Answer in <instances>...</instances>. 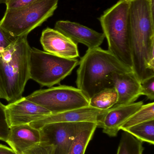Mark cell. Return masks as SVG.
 <instances>
[{
    "label": "cell",
    "instance_id": "cell-24",
    "mask_svg": "<svg viewBox=\"0 0 154 154\" xmlns=\"http://www.w3.org/2000/svg\"><path fill=\"white\" fill-rule=\"evenodd\" d=\"M17 38L0 26V51L9 48L15 41Z\"/></svg>",
    "mask_w": 154,
    "mask_h": 154
},
{
    "label": "cell",
    "instance_id": "cell-18",
    "mask_svg": "<svg viewBox=\"0 0 154 154\" xmlns=\"http://www.w3.org/2000/svg\"><path fill=\"white\" fill-rule=\"evenodd\" d=\"M143 142L128 132L124 131L121 136L117 154H143Z\"/></svg>",
    "mask_w": 154,
    "mask_h": 154
},
{
    "label": "cell",
    "instance_id": "cell-25",
    "mask_svg": "<svg viewBox=\"0 0 154 154\" xmlns=\"http://www.w3.org/2000/svg\"><path fill=\"white\" fill-rule=\"evenodd\" d=\"M35 0H8L6 3V10L20 9L30 4Z\"/></svg>",
    "mask_w": 154,
    "mask_h": 154
},
{
    "label": "cell",
    "instance_id": "cell-6",
    "mask_svg": "<svg viewBox=\"0 0 154 154\" xmlns=\"http://www.w3.org/2000/svg\"><path fill=\"white\" fill-rule=\"evenodd\" d=\"M76 58L61 57L32 48L30 56V79L42 87L51 88L69 75L79 64Z\"/></svg>",
    "mask_w": 154,
    "mask_h": 154
},
{
    "label": "cell",
    "instance_id": "cell-3",
    "mask_svg": "<svg viewBox=\"0 0 154 154\" xmlns=\"http://www.w3.org/2000/svg\"><path fill=\"white\" fill-rule=\"evenodd\" d=\"M31 49L25 35L18 37L9 48L0 51V98L9 103L23 97L30 79Z\"/></svg>",
    "mask_w": 154,
    "mask_h": 154
},
{
    "label": "cell",
    "instance_id": "cell-9",
    "mask_svg": "<svg viewBox=\"0 0 154 154\" xmlns=\"http://www.w3.org/2000/svg\"><path fill=\"white\" fill-rule=\"evenodd\" d=\"M107 110H101L88 106L65 112L50 114L32 122L30 125L36 129H39L45 125L51 123L88 122L96 123L98 127H100L102 119Z\"/></svg>",
    "mask_w": 154,
    "mask_h": 154
},
{
    "label": "cell",
    "instance_id": "cell-1",
    "mask_svg": "<svg viewBox=\"0 0 154 154\" xmlns=\"http://www.w3.org/2000/svg\"><path fill=\"white\" fill-rule=\"evenodd\" d=\"M132 70L140 82L154 76V12L150 0L129 2Z\"/></svg>",
    "mask_w": 154,
    "mask_h": 154
},
{
    "label": "cell",
    "instance_id": "cell-8",
    "mask_svg": "<svg viewBox=\"0 0 154 154\" xmlns=\"http://www.w3.org/2000/svg\"><path fill=\"white\" fill-rule=\"evenodd\" d=\"M96 123L88 122H58L47 124L40 128L41 142L55 146V154H68L76 137Z\"/></svg>",
    "mask_w": 154,
    "mask_h": 154
},
{
    "label": "cell",
    "instance_id": "cell-11",
    "mask_svg": "<svg viewBox=\"0 0 154 154\" xmlns=\"http://www.w3.org/2000/svg\"><path fill=\"white\" fill-rule=\"evenodd\" d=\"M54 29L75 43L84 44L88 49L99 47L105 38L103 33L70 21H58L55 23Z\"/></svg>",
    "mask_w": 154,
    "mask_h": 154
},
{
    "label": "cell",
    "instance_id": "cell-22",
    "mask_svg": "<svg viewBox=\"0 0 154 154\" xmlns=\"http://www.w3.org/2000/svg\"><path fill=\"white\" fill-rule=\"evenodd\" d=\"M55 146L41 142L25 151L22 154H54Z\"/></svg>",
    "mask_w": 154,
    "mask_h": 154
},
{
    "label": "cell",
    "instance_id": "cell-2",
    "mask_svg": "<svg viewBox=\"0 0 154 154\" xmlns=\"http://www.w3.org/2000/svg\"><path fill=\"white\" fill-rule=\"evenodd\" d=\"M78 65L76 84L89 100L105 89L114 88L112 77L114 73L133 71L108 50L99 47L88 49Z\"/></svg>",
    "mask_w": 154,
    "mask_h": 154
},
{
    "label": "cell",
    "instance_id": "cell-13",
    "mask_svg": "<svg viewBox=\"0 0 154 154\" xmlns=\"http://www.w3.org/2000/svg\"><path fill=\"white\" fill-rule=\"evenodd\" d=\"M143 105V101L121 106H115L108 109L101 122L100 127L103 133L110 137L117 135L122 125L137 112Z\"/></svg>",
    "mask_w": 154,
    "mask_h": 154
},
{
    "label": "cell",
    "instance_id": "cell-4",
    "mask_svg": "<svg viewBox=\"0 0 154 154\" xmlns=\"http://www.w3.org/2000/svg\"><path fill=\"white\" fill-rule=\"evenodd\" d=\"M129 5V2L120 0L106 10L99 20L107 40L108 51L132 69Z\"/></svg>",
    "mask_w": 154,
    "mask_h": 154
},
{
    "label": "cell",
    "instance_id": "cell-16",
    "mask_svg": "<svg viewBox=\"0 0 154 154\" xmlns=\"http://www.w3.org/2000/svg\"><path fill=\"white\" fill-rule=\"evenodd\" d=\"M117 101L115 89L108 88L98 92L90 99L89 106L101 110H107L115 105Z\"/></svg>",
    "mask_w": 154,
    "mask_h": 154
},
{
    "label": "cell",
    "instance_id": "cell-5",
    "mask_svg": "<svg viewBox=\"0 0 154 154\" xmlns=\"http://www.w3.org/2000/svg\"><path fill=\"white\" fill-rule=\"evenodd\" d=\"M59 0H35L20 9L6 10L0 26L15 38L27 35L52 16Z\"/></svg>",
    "mask_w": 154,
    "mask_h": 154
},
{
    "label": "cell",
    "instance_id": "cell-26",
    "mask_svg": "<svg viewBox=\"0 0 154 154\" xmlns=\"http://www.w3.org/2000/svg\"><path fill=\"white\" fill-rule=\"evenodd\" d=\"M0 154H16L11 148L0 144Z\"/></svg>",
    "mask_w": 154,
    "mask_h": 154
},
{
    "label": "cell",
    "instance_id": "cell-21",
    "mask_svg": "<svg viewBox=\"0 0 154 154\" xmlns=\"http://www.w3.org/2000/svg\"><path fill=\"white\" fill-rule=\"evenodd\" d=\"M5 106L0 102V140L6 142L9 135L10 127L6 118Z\"/></svg>",
    "mask_w": 154,
    "mask_h": 154
},
{
    "label": "cell",
    "instance_id": "cell-27",
    "mask_svg": "<svg viewBox=\"0 0 154 154\" xmlns=\"http://www.w3.org/2000/svg\"><path fill=\"white\" fill-rule=\"evenodd\" d=\"M8 0H0V4H5V3L8 1Z\"/></svg>",
    "mask_w": 154,
    "mask_h": 154
},
{
    "label": "cell",
    "instance_id": "cell-7",
    "mask_svg": "<svg viewBox=\"0 0 154 154\" xmlns=\"http://www.w3.org/2000/svg\"><path fill=\"white\" fill-rule=\"evenodd\" d=\"M42 106L51 114L88 106L89 100L77 88L60 85L36 91L25 97Z\"/></svg>",
    "mask_w": 154,
    "mask_h": 154
},
{
    "label": "cell",
    "instance_id": "cell-23",
    "mask_svg": "<svg viewBox=\"0 0 154 154\" xmlns=\"http://www.w3.org/2000/svg\"><path fill=\"white\" fill-rule=\"evenodd\" d=\"M141 95L151 100L154 99V76L146 79L141 82Z\"/></svg>",
    "mask_w": 154,
    "mask_h": 154
},
{
    "label": "cell",
    "instance_id": "cell-28",
    "mask_svg": "<svg viewBox=\"0 0 154 154\" xmlns=\"http://www.w3.org/2000/svg\"><path fill=\"white\" fill-rule=\"evenodd\" d=\"M125 1H128V2H130V1H132V0H125Z\"/></svg>",
    "mask_w": 154,
    "mask_h": 154
},
{
    "label": "cell",
    "instance_id": "cell-20",
    "mask_svg": "<svg viewBox=\"0 0 154 154\" xmlns=\"http://www.w3.org/2000/svg\"><path fill=\"white\" fill-rule=\"evenodd\" d=\"M98 127L96 125L81 131L74 139L68 154H84L89 143Z\"/></svg>",
    "mask_w": 154,
    "mask_h": 154
},
{
    "label": "cell",
    "instance_id": "cell-14",
    "mask_svg": "<svg viewBox=\"0 0 154 154\" xmlns=\"http://www.w3.org/2000/svg\"><path fill=\"white\" fill-rule=\"evenodd\" d=\"M112 80L118 94L117 102L115 106L134 103L141 96V82L133 71L114 73Z\"/></svg>",
    "mask_w": 154,
    "mask_h": 154
},
{
    "label": "cell",
    "instance_id": "cell-12",
    "mask_svg": "<svg viewBox=\"0 0 154 154\" xmlns=\"http://www.w3.org/2000/svg\"><path fill=\"white\" fill-rule=\"evenodd\" d=\"M40 42L44 51L58 57L69 59L79 57L77 44L55 29L43 30Z\"/></svg>",
    "mask_w": 154,
    "mask_h": 154
},
{
    "label": "cell",
    "instance_id": "cell-19",
    "mask_svg": "<svg viewBox=\"0 0 154 154\" xmlns=\"http://www.w3.org/2000/svg\"><path fill=\"white\" fill-rule=\"evenodd\" d=\"M154 119V103L143 105L142 107L129 119H127L120 127L123 130L130 127Z\"/></svg>",
    "mask_w": 154,
    "mask_h": 154
},
{
    "label": "cell",
    "instance_id": "cell-10",
    "mask_svg": "<svg viewBox=\"0 0 154 154\" xmlns=\"http://www.w3.org/2000/svg\"><path fill=\"white\" fill-rule=\"evenodd\" d=\"M5 111L10 127L30 124L51 114L45 108L28 100L25 97L9 103L5 106Z\"/></svg>",
    "mask_w": 154,
    "mask_h": 154
},
{
    "label": "cell",
    "instance_id": "cell-17",
    "mask_svg": "<svg viewBox=\"0 0 154 154\" xmlns=\"http://www.w3.org/2000/svg\"><path fill=\"white\" fill-rule=\"evenodd\" d=\"M142 142L154 144V119L130 127L123 130Z\"/></svg>",
    "mask_w": 154,
    "mask_h": 154
},
{
    "label": "cell",
    "instance_id": "cell-15",
    "mask_svg": "<svg viewBox=\"0 0 154 154\" xmlns=\"http://www.w3.org/2000/svg\"><path fill=\"white\" fill-rule=\"evenodd\" d=\"M6 143L16 154H22L26 150L41 143L40 130L30 124L10 127Z\"/></svg>",
    "mask_w": 154,
    "mask_h": 154
}]
</instances>
